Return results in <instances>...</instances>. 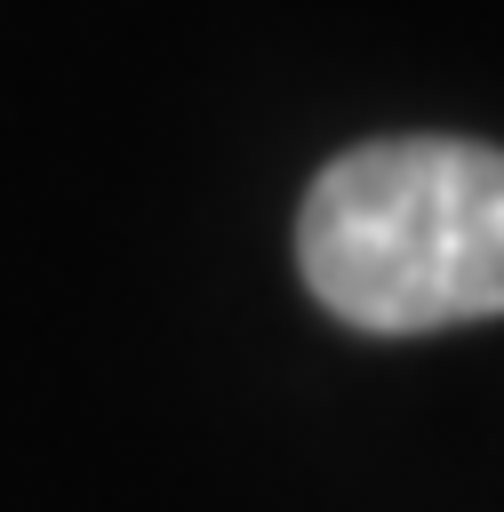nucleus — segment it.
Instances as JSON below:
<instances>
[{
	"label": "nucleus",
	"instance_id": "f257e3e1",
	"mask_svg": "<svg viewBox=\"0 0 504 512\" xmlns=\"http://www.w3.org/2000/svg\"><path fill=\"white\" fill-rule=\"evenodd\" d=\"M304 288L368 336H432L504 312V152L384 136L336 152L296 208Z\"/></svg>",
	"mask_w": 504,
	"mask_h": 512
}]
</instances>
